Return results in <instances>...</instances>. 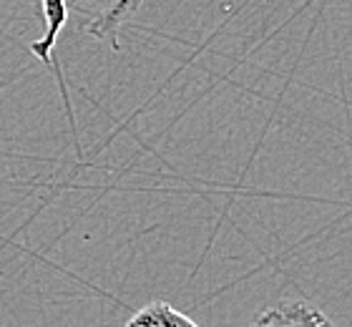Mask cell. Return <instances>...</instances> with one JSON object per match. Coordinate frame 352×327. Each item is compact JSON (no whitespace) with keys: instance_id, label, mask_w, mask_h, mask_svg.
<instances>
[{"instance_id":"cell-1","label":"cell","mask_w":352,"mask_h":327,"mask_svg":"<svg viewBox=\"0 0 352 327\" xmlns=\"http://www.w3.org/2000/svg\"><path fill=\"white\" fill-rule=\"evenodd\" d=\"M247 327H332L327 315L305 299H282L267 307L257 320Z\"/></svg>"},{"instance_id":"cell-2","label":"cell","mask_w":352,"mask_h":327,"mask_svg":"<svg viewBox=\"0 0 352 327\" xmlns=\"http://www.w3.org/2000/svg\"><path fill=\"white\" fill-rule=\"evenodd\" d=\"M144 6V0H113V6H109L101 15H96V21L88 23V33L98 41H111L113 48H118L116 33L133 13Z\"/></svg>"},{"instance_id":"cell-3","label":"cell","mask_w":352,"mask_h":327,"mask_svg":"<svg viewBox=\"0 0 352 327\" xmlns=\"http://www.w3.org/2000/svg\"><path fill=\"white\" fill-rule=\"evenodd\" d=\"M126 327H199L189 315L179 313L169 302H151L133 313L126 322Z\"/></svg>"}]
</instances>
